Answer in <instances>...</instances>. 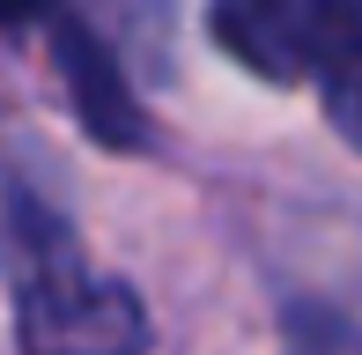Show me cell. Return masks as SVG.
<instances>
[{
    "mask_svg": "<svg viewBox=\"0 0 362 355\" xmlns=\"http://www.w3.org/2000/svg\"><path fill=\"white\" fill-rule=\"evenodd\" d=\"M288 355H362V333H355V326H340V318L303 311V318L288 326Z\"/></svg>",
    "mask_w": 362,
    "mask_h": 355,
    "instance_id": "obj_4",
    "label": "cell"
},
{
    "mask_svg": "<svg viewBox=\"0 0 362 355\" xmlns=\"http://www.w3.org/2000/svg\"><path fill=\"white\" fill-rule=\"evenodd\" d=\"M355 0H215V45L259 82H318Z\"/></svg>",
    "mask_w": 362,
    "mask_h": 355,
    "instance_id": "obj_2",
    "label": "cell"
},
{
    "mask_svg": "<svg viewBox=\"0 0 362 355\" xmlns=\"http://www.w3.org/2000/svg\"><path fill=\"white\" fill-rule=\"evenodd\" d=\"M15 303H23V318H15L23 355H141L148 348V318L134 289L89 274L67 237H45L23 260Z\"/></svg>",
    "mask_w": 362,
    "mask_h": 355,
    "instance_id": "obj_1",
    "label": "cell"
},
{
    "mask_svg": "<svg viewBox=\"0 0 362 355\" xmlns=\"http://www.w3.org/2000/svg\"><path fill=\"white\" fill-rule=\"evenodd\" d=\"M59 0H0V30H30V23H45Z\"/></svg>",
    "mask_w": 362,
    "mask_h": 355,
    "instance_id": "obj_5",
    "label": "cell"
},
{
    "mask_svg": "<svg viewBox=\"0 0 362 355\" xmlns=\"http://www.w3.org/2000/svg\"><path fill=\"white\" fill-rule=\"evenodd\" d=\"M318 89H325V111H333L340 141L362 156V0L348 8V23H340V45L318 67Z\"/></svg>",
    "mask_w": 362,
    "mask_h": 355,
    "instance_id": "obj_3",
    "label": "cell"
}]
</instances>
